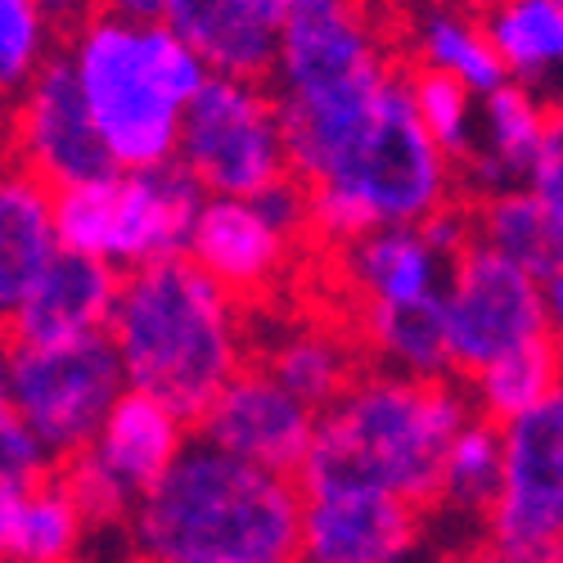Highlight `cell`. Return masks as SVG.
Masks as SVG:
<instances>
[{
  "mask_svg": "<svg viewBox=\"0 0 563 563\" xmlns=\"http://www.w3.org/2000/svg\"><path fill=\"white\" fill-rule=\"evenodd\" d=\"M384 0H294L279 27L271 86L285 109L302 185L330 172L406 73Z\"/></svg>",
  "mask_w": 563,
  "mask_h": 563,
  "instance_id": "1",
  "label": "cell"
},
{
  "mask_svg": "<svg viewBox=\"0 0 563 563\" xmlns=\"http://www.w3.org/2000/svg\"><path fill=\"white\" fill-rule=\"evenodd\" d=\"M122 537L150 563H298L302 483L195 438Z\"/></svg>",
  "mask_w": 563,
  "mask_h": 563,
  "instance_id": "2",
  "label": "cell"
},
{
  "mask_svg": "<svg viewBox=\"0 0 563 563\" xmlns=\"http://www.w3.org/2000/svg\"><path fill=\"white\" fill-rule=\"evenodd\" d=\"M109 339L126 388L154 393L199 424L217 393L253 361L249 302L234 298L190 253L122 271Z\"/></svg>",
  "mask_w": 563,
  "mask_h": 563,
  "instance_id": "3",
  "label": "cell"
},
{
  "mask_svg": "<svg viewBox=\"0 0 563 563\" xmlns=\"http://www.w3.org/2000/svg\"><path fill=\"white\" fill-rule=\"evenodd\" d=\"M474 415L468 384H455L451 374L369 365L330 410H320L298 483L379 487L438 509L446 451Z\"/></svg>",
  "mask_w": 563,
  "mask_h": 563,
  "instance_id": "4",
  "label": "cell"
},
{
  "mask_svg": "<svg viewBox=\"0 0 563 563\" xmlns=\"http://www.w3.org/2000/svg\"><path fill=\"white\" fill-rule=\"evenodd\" d=\"M68 59L118 167L176 158L180 122L212 68L167 19L100 10L68 36Z\"/></svg>",
  "mask_w": 563,
  "mask_h": 563,
  "instance_id": "5",
  "label": "cell"
},
{
  "mask_svg": "<svg viewBox=\"0 0 563 563\" xmlns=\"http://www.w3.org/2000/svg\"><path fill=\"white\" fill-rule=\"evenodd\" d=\"M307 195L320 253L343 249L379 225H424L442 208L460 203V167L415 109L410 64L393 81L369 126L330 172L307 185Z\"/></svg>",
  "mask_w": 563,
  "mask_h": 563,
  "instance_id": "6",
  "label": "cell"
},
{
  "mask_svg": "<svg viewBox=\"0 0 563 563\" xmlns=\"http://www.w3.org/2000/svg\"><path fill=\"white\" fill-rule=\"evenodd\" d=\"M203 203L208 190L176 158L158 167H113L59 190V234L73 253L135 271L190 249Z\"/></svg>",
  "mask_w": 563,
  "mask_h": 563,
  "instance_id": "7",
  "label": "cell"
},
{
  "mask_svg": "<svg viewBox=\"0 0 563 563\" xmlns=\"http://www.w3.org/2000/svg\"><path fill=\"white\" fill-rule=\"evenodd\" d=\"M176 163L208 195H262L294 176L275 86L266 77L212 73L185 109Z\"/></svg>",
  "mask_w": 563,
  "mask_h": 563,
  "instance_id": "8",
  "label": "cell"
},
{
  "mask_svg": "<svg viewBox=\"0 0 563 563\" xmlns=\"http://www.w3.org/2000/svg\"><path fill=\"white\" fill-rule=\"evenodd\" d=\"M5 410L55 451L73 460L96 442L109 410L126 393V369L109 334L77 343H5Z\"/></svg>",
  "mask_w": 563,
  "mask_h": 563,
  "instance_id": "9",
  "label": "cell"
},
{
  "mask_svg": "<svg viewBox=\"0 0 563 563\" xmlns=\"http://www.w3.org/2000/svg\"><path fill=\"white\" fill-rule=\"evenodd\" d=\"M307 249H316L311 195L298 176H285L262 195H208L185 253L234 298L271 302Z\"/></svg>",
  "mask_w": 563,
  "mask_h": 563,
  "instance_id": "10",
  "label": "cell"
},
{
  "mask_svg": "<svg viewBox=\"0 0 563 563\" xmlns=\"http://www.w3.org/2000/svg\"><path fill=\"white\" fill-rule=\"evenodd\" d=\"M550 334L545 279L509 262L478 234L468 240L446 275V339L451 369L460 379L487 369L514 347H528Z\"/></svg>",
  "mask_w": 563,
  "mask_h": 563,
  "instance_id": "11",
  "label": "cell"
},
{
  "mask_svg": "<svg viewBox=\"0 0 563 563\" xmlns=\"http://www.w3.org/2000/svg\"><path fill=\"white\" fill-rule=\"evenodd\" d=\"M500 429L505 474L483 545L500 559L563 545V388Z\"/></svg>",
  "mask_w": 563,
  "mask_h": 563,
  "instance_id": "12",
  "label": "cell"
},
{
  "mask_svg": "<svg viewBox=\"0 0 563 563\" xmlns=\"http://www.w3.org/2000/svg\"><path fill=\"white\" fill-rule=\"evenodd\" d=\"M10 163L36 172L55 190H73L118 167L68 51H55L10 96Z\"/></svg>",
  "mask_w": 563,
  "mask_h": 563,
  "instance_id": "13",
  "label": "cell"
},
{
  "mask_svg": "<svg viewBox=\"0 0 563 563\" xmlns=\"http://www.w3.org/2000/svg\"><path fill=\"white\" fill-rule=\"evenodd\" d=\"M424 514L379 487H302L298 563H419Z\"/></svg>",
  "mask_w": 563,
  "mask_h": 563,
  "instance_id": "14",
  "label": "cell"
},
{
  "mask_svg": "<svg viewBox=\"0 0 563 563\" xmlns=\"http://www.w3.org/2000/svg\"><path fill=\"white\" fill-rule=\"evenodd\" d=\"M320 410L294 397L275 374L249 361L234 379L217 393V401L199 419V438L244 455L253 464L279 468V474H302L307 451L316 442Z\"/></svg>",
  "mask_w": 563,
  "mask_h": 563,
  "instance_id": "15",
  "label": "cell"
},
{
  "mask_svg": "<svg viewBox=\"0 0 563 563\" xmlns=\"http://www.w3.org/2000/svg\"><path fill=\"white\" fill-rule=\"evenodd\" d=\"M347 311H406L446 298L451 262L424 225H379L361 240L330 249Z\"/></svg>",
  "mask_w": 563,
  "mask_h": 563,
  "instance_id": "16",
  "label": "cell"
},
{
  "mask_svg": "<svg viewBox=\"0 0 563 563\" xmlns=\"http://www.w3.org/2000/svg\"><path fill=\"white\" fill-rule=\"evenodd\" d=\"M122 271L64 249L5 311V343H77L109 334Z\"/></svg>",
  "mask_w": 563,
  "mask_h": 563,
  "instance_id": "17",
  "label": "cell"
},
{
  "mask_svg": "<svg viewBox=\"0 0 563 563\" xmlns=\"http://www.w3.org/2000/svg\"><path fill=\"white\" fill-rule=\"evenodd\" d=\"M253 361L266 365L311 410H330L361 374L369 356L347 316H279L271 334L253 343Z\"/></svg>",
  "mask_w": 563,
  "mask_h": 563,
  "instance_id": "18",
  "label": "cell"
},
{
  "mask_svg": "<svg viewBox=\"0 0 563 563\" xmlns=\"http://www.w3.org/2000/svg\"><path fill=\"white\" fill-rule=\"evenodd\" d=\"M545 126H550V109L537 100V90L528 81H505L492 96H483L474 154L460 167L464 195L483 199V195L523 185L541 154Z\"/></svg>",
  "mask_w": 563,
  "mask_h": 563,
  "instance_id": "19",
  "label": "cell"
},
{
  "mask_svg": "<svg viewBox=\"0 0 563 563\" xmlns=\"http://www.w3.org/2000/svg\"><path fill=\"white\" fill-rule=\"evenodd\" d=\"M185 446H190V419L154 393L126 388L86 451L96 455L122 487L145 496L185 455Z\"/></svg>",
  "mask_w": 563,
  "mask_h": 563,
  "instance_id": "20",
  "label": "cell"
},
{
  "mask_svg": "<svg viewBox=\"0 0 563 563\" xmlns=\"http://www.w3.org/2000/svg\"><path fill=\"white\" fill-rule=\"evenodd\" d=\"M163 19L195 45L212 73L271 77L279 51V23L257 0H167Z\"/></svg>",
  "mask_w": 563,
  "mask_h": 563,
  "instance_id": "21",
  "label": "cell"
},
{
  "mask_svg": "<svg viewBox=\"0 0 563 563\" xmlns=\"http://www.w3.org/2000/svg\"><path fill=\"white\" fill-rule=\"evenodd\" d=\"M59 253V190L10 163L0 180V311H10Z\"/></svg>",
  "mask_w": 563,
  "mask_h": 563,
  "instance_id": "22",
  "label": "cell"
},
{
  "mask_svg": "<svg viewBox=\"0 0 563 563\" xmlns=\"http://www.w3.org/2000/svg\"><path fill=\"white\" fill-rule=\"evenodd\" d=\"M90 532L96 528L59 468L27 487H0V554L5 563H81Z\"/></svg>",
  "mask_w": 563,
  "mask_h": 563,
  "instance_id": "23",
  "label": "cell"
},
{
  "mask_svg": "<svg viewBox=\"0 0 563 563\" xmlns=\"http://www.w3.org/2000/svg\"><path fill=\"white\" fill-rule=\"evenodd\" d=\"M401 51H406V64L446 73L468 90H478V96H492L496 86L509 81L496 55V41L487 32V19L455 5V0H433V5H419L415 14H406Z\"/></svg>",
  "mask_w": 563,
  "mask_h": 563,
  "instance_id": "24",
  "label": "cell"
},
{
  "mask_svg": "<svg viewBox=\"0 0 563 563\" xmlns=\"http://www.w3.org/2000/svg\"><path fill=\"white\" fill-rule=\"evenodd\" d=\"M468 397H474V410L496 419V424H509V419L528 415L532 406H541L550 393L563 388V352L554 343V334L514 347L500 361H492L487 369L468 374Z\"/></svg>",
  "mask_w": 563,
  "mask_h": 563,
  "instance_id": "25",
  "label": "cell"
},
{
  "mask_svg": "<svg viewBox=\"0 0 563 563\" xmlns=\"http://www.w3.org/2000/svg\"><path fill=\"white\" fill-rule=\"evenodd\" d=\"M500 474H505V429L487 415H474L446 451L438 509L483 528L500 496Z\"/></svg>",
  "mask_w": 563,
  "mask_h": 563,
  "instance_id": "26",
  "label": "cell"
},
{
  "mask_svg": "<svg viewBox=\"0 0 563 563\" xmlns=\"http://www.w3.org/2000/svg\"><path fill=\"white\" fill-rule=\"evenodd\" d=\"M483 19L509 81L541 86L563 73V0H505Z\"/></svg>",
  "mask_w": 563,
  "mask_h": 563,
  "instance_id": "27",
  "label": "cell"
},
{
  "mask_svg": "<svg viewBox=\"0 0 563 563\" xmlns=\"http://www.w3.org/2000/svg\"><path fill=\"white\" fill-rule=\"evenodd\" d=\"M474 203V234L483 244H492L496 253H505L509 262L528 266L532 275L550 279L563 266L559 240L541 212V203L532 199L528 185H514V190H496L483 199H468Z\"/></svg>",
  "mask_w": 563,
  "mask_h": 563,
  "instance_id": "28",
  "label": "cell"
},
{
  "mask_svg": "<svg viewBox=\"0 0 563 563\" xmlns=\"http://www.w3.org/2000/svg\"><path fill=\"white\" fill-rule=\"evenodd\" d=\"M410 96H415V109H419V118H424L429 135L455 158V167H464V158L474 154V140H478L483 96L468 90L464 81L446 77V73L415 68V64H410Z\"/></svg>",
  "mask_w": 563,
  "mask_h": 563,
  "instance_id": "29",
  "label": "cell"
},
{
  "mask_svg": "<svg viewBox=\"0 0 563 563\" xmlns=\"http://www.w3.org/2000/svg\"><path fill=\"white\" fill-rule=\"evenodd\" d=\"M51 41L55 27L45 19L41 0H0V81H5V96L51 59Z\"/></svg>",
  "mask_w": 563,
  "mask_h": 563,
  "instance_id": "30",
  "label": "cell"
},
{
  "mask_svg": "<svg viewBox=\"0 0 563 563\" xmlns=\"http://www.w3.org/2000/svg\"><path fill=\"white\" fill-rule=\"evenodd\" d=\"M59 468L55 451L45 446L14 410H0V487H27Z\"/></svg>",
  "mask_w": 563,
  "mask_h": 563,
  "instance_id": "31",
  "label": "cell"
},
{
  "mask_svg": "<svg viewBox=\"0 0 563 563\" xmlns=\"http://www.w3.org/2000/svg\"><path fill=\"white\" fill-rule=\"evenodd\" d=\"M528 190L532 199L541 203L554 240H559V253H563V104L550 109V126H545V140H541V154L528 172Z\"/></svg>",
  "mask_w": 563,
  "mask_h": 563,
  "instance_id": "32",
  "label": "cell"
},
{
  "mask_svg": "<svg viewBox=\"0 0 563 563\" xmlns=\"http://www.w3.org/2000/svg\"><path fill=\"white\" fill-rule=\"evenodd\" d=\"M41 10H45V19H51L55 36H73L77 27H86L104 10V0H41Z\"/></svg>",
  "mask_w": 563,
  "mask_h": 563,
  "instance_id": "33",
  "label": "cell"
},
{
  "mask_svg": "<svg viewBox=\"0 0 563 563\" xmlns=\"http://www.w3.org/2000/svg\"><path fill=\"white\" fill-rule=\"evenodd\" d=\"M545 307H550V334H554V343L563 352V266L545 279Z\"/></svg>",
  "mask_w": 563,
  "mask_h": 563,
  "instance_id": "34",
  "label": "cell"
},
{
  "mask_svg": "<svg viewBox=\"0 0 563 563\" xmlns=\"http://www.w3.org/2000/svg\"><path fill=\"white\" fill-rule=\"evenodd\" d=\"M104 10H113V14H131V19H163L167 0H104Z\"/></svg>",
  "mask_w": 563,
  "mask_h": 563,
  "instance_id": "35",
  "label": "cell"
},
{
  "mask_svg": "<svg viewBox=\"0 0 563 563\" xmlns=\"http://www.w3.org/2000/svg\"><path fill=\"white\" fill-rule=\"evenodd\" d=\"M505 563H563V545H550V550H532V554L505 559Z\"/></svg>",
  "mask_w": 563,
  "mask_h": 563,
  "instance_id": "36",
  "label": "cell"
},
{
  "mask_svg": "<svg viewBox=\"0 0 563 563\" xmlns=\"http://www.w3.org/2000/svg\"><path fill=\"white\" fill-rule=\"evenodd\" d=\"M455 5H464V10H474V14H492L496 5H505V0H455Z\"/></svg>",
  "mask_w": 563,
  "mask_h": 563,
  "instance_id": "37",
  "label": "cell"
},
{
  "mask_svg": "<svg viewBox=\"0 0 563 563\" xmlns=\"http://www.w3.org/2000/svg\"><path fill=\"white\" fill-rule=\"evenodd\" d=\"M451 563H505V559L492 554V550H483V554H460V559H451Z\"/></svg>",
  "mask_w": 563,
  "mask_h": 563,
  "instance_id": "38",
  "label": "cell"
},
{
  "mask_svg": "<svg viewBox=\"0 0 563 563\" xmlns=\"http://www.w3.org/2000/svg\"><path fill=\"white\" fill-rule=\"evenodd\" d=\"M109 563H150V559H145V554H135V550H126L122 559H109Z\"/></svg>",
  "mask_w": 563,
  "mask_h": 563,
  "instance_id": "39",
  "label": "cell"
}]
</instances>
